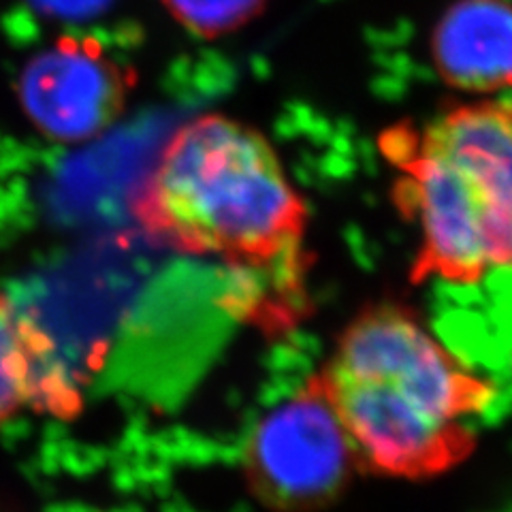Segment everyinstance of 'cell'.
<instances>
[{
    "mask_svg": "<svg viewBox=\"0 0 512 512\" xmlns=\"http://www.w3.org/2000/svg\"><path fill=\"white\" fill-rule=\"evenodd\" d=\"M316 376L359 472L380 478L427 480L461 466L478 444L472 419L498 395L393 301L352 318Z\"/></svg>",
    "mask_w": 512,
    "mask_h": 512,
    "instance_id": "6da1fadb",
    "label": "cell"
},
{
    "mask_svg": "<svg viewBox=\"0 0 512 512\" xmlns=\"http://www.w3.org/2000/svg\"><path fill=\"white\" fill-rule=\"evenodd\" d=\"M160 248L301 280L308 205L269 139L242 120L203 114L167 139L133 199Z\"/></svg>",
    "mask_w": 512,
    "mask_h": 512,
    "instance_id": "7a4b0ae2",
    "label": "cell"
},
{
    "mask_svg": "<svg viewBox=\"0 0 512 512\" xmlns=\"http://www.w3.org/2000/svg\"><path fill=\"white\" fill-rule=\"evenodd\" d=\"M393 201L419 231L412 282L474 286L512 271V101L444 107L378 135Z\"/></svg>",
    "mask_w": 512,
    "mask_h": 512,
    "instance_id": "3957f363",
    "label": "cell"
},
{
    "mask_svg": "<svg viewBox=\"0 0 512 512\" xmlns=\"http://www.w3.org/2000/svg\"><path fill=\"white\" fill-rule=\"evenodd\" d=\"M355 448L312 374L265 412L242 448V476L269 512H323L359 476Z\"/></svg>",
    "mask_w": 512,
    "mask_h": 512,
    "instance_id": "277c9868",
    "label": "cell"
},
{
    "mask_svg": "<svg viewBox=\"0 0 512 512\" xmlns=\"http://www.w3.org/2000/svg\"><path fill=\"white\" fill-rule=\"evenodd\" d=\"M137 86V73L94 37H62L32 58L18 82L20 105L41 135L62 143L101 137Z\"/></svg>",
    "mask_w": 512,
    "mask_h": 512,
    "instance_id": "5b68a950",
    "label": "cell"
},
{
    "mask_svg": "<svg viewBox=\"0 0 512 512\" xmlns=\"http://www.w3.org/2000/svg\"><path fill=\"white\" fill-rule=\"evenodd\" d=\"M84 408L77 374L37 314L0 291V427L24 410L73 419Z\"/></svg>",
    "mask_w": 512,
    "mask_h": 512,
    "instance_id": "8992f818",
    "label": "cell"
},
{
    "mask_svg": "<svg viewBox=\"0 0 512 512\" xmlns=\"http://www.w3.org/2000/svg\"><path fill=\"white\" fill-rule=\"evenodd\" d=\"M429 58L463 94L493 99L512 90V0H455L431 30Z\"/></svg>",
    "mask_w": 512,
    "mask_h": 512,
    "instance_id": "52a82bcc",
    "label": "cell"
},
{
    "mask_svg": "<svg viewBox=\"0 0 512 512\" xmlns=\"http://www.w3.org/2000/svg\"><path fill=\"white\" fill-rule=\"evenodd\" d=\"M171 18L199 39H220L242 30L269 0H160Z\"/></svg>",
    "mask_w": 512,
    "mask_h": 512,
    "instance_id": "ba28073f",
    "label": "cell"
},
{
    "mask_svg": "<svg viewBox=\"0 0 512 512\" xmlns=\"http://www.w3.org/2000/svg\"><path fill=\"white\" fill-rule=\"evenodd\" d=\"M26 3L50 20L79 22L107 11L114 0H26Z\"/></svg>",
    "mask_w": 512,
    "mask_h": 512,
    "instance_id": "9c48e42d",
    "label": "cell"
}]
</instances>
